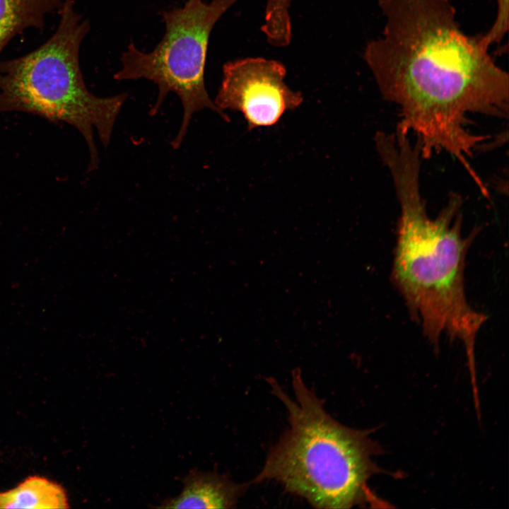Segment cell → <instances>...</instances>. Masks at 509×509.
Listing matches in <instances>:
<instances>
[{
	"instance_id": "obj_2",
	"label": "cell",
	"mask_w": 509,
	"mask_h": 509,
	"mask_svg": "<svg viewBox=\"0 0 509 509\" xmlns=\"http://www.w3.org/2000/svg\"><path fill=\"white\" fill-rule=\"evenodd\" d=\"M390 172L400 206L391 277L411 313L435 351L443 335L464 346L472 385L476 383L475 344L487 316L469 304L464 287L467 252L476 231L462 234V201L452 194L431 218L420 191L421 155L406 136L377 148Z\"/></svg>"
},
{
	"instance_id": "obj_6",
	"label": "cell",
	"mask_w": 509,
	"mask_h": 509,
	"mask_svg": "<svg viewBox=\"0 0 509 509\" xmlns=\"http://www.w3.org/2000/svg\"><path fill=\"white\" fill-rule=\"evenodd\" d=\"M215 105L221 110L242 113L249 130L272 126L283 114L298 107L303 98L284 82L286 67L262 57H249L226 63Z\"/></svg>"
},
{
	"instance_id": "obj_11",
	"label": "cell",
	"mask_w": 509,
	"mask_h": 509,
	"mask_svg": "<svg viewBox=\"0 0 509 509\" xmlns=\"http://www.w3.org/2000/svg\"><path fill=\"white\" fill-rule=\"evenodd\" d=\"M291 0H268L267 5L275 11H284L290 6Z\"/></svg>"
},
{
	"instance_id": "obj_1",
	"label": "cell",
	"mask_w": 509,
	"mask_h": 509,
	"mask_svg": "<svg viewBox=\"0 0 509 509\" xmlns=\"http://www.w3.org/2000/svg\"><path fill=\"white\" fill-rule=\"evenodd\" d=\"M382 35L363 59L383 98L395 103L397 126L416 136L422 158L446 151L471 176L468 162L487 137L468 129L469 114L507 117L509 76L481 34L467 35L450 0H379Z\"/></svg>"
},
{
	"instance_id": "obj_8",
	"label": "cell",
	"mask_w": 509,
	"mask_h": 509,
	"mask_svg": "<svg viewBox=\"0 0 509 509\" xmlns=\"http://www.w3.org/2000/svg\"><path fill=\"white\" fill-rule=\"evenodd\" d=\"M61 0H0V54L17 35L42 30L47 15L60 11Z\"/></svg>"
},
{
	"instance_id": "obj_10",
	"label": "cell",
	"mask_w": 509,
	"mask_h": 509,
	"mask_svg": "<svg viewBox=\"0 0 509 509\" xmlns=\"http://www.w3.org/2000/svg\"><path fill=\"white\" fill-rule=\"evenodd\" d=\"M497 14L491 28L481 34L482 42L489 47L500 44L508 31L509 0H496Z\"/></svg>"
},
{
	"instance_id": "obj_9",
	"label": "cell",
	"mask_w": 509,
	"mask_h": 509,
	"mask_svg": "<svg viewBox=\"0 0 509 509\" xmlns=\"http://www.w3.org/2000/svg\"><path fill=\"white\" fill-rule=\"evenodd\" d=\"M69 508L64 488L40 476H30L16 487L0 492V508L56 509Z\"/></svg>"
},
{
	"instance_id": "obj_5",
	"label": "cell",
	"mask_w": 509,
	"mask_h": 509,
	"mask_svg": "<svg viewBox=\"0 0 509 509\" xmlns=\"http://www.w3.org/2000/svg\"><path fill=\"white\" fill-rule=\"evenodd\" d=\"M238 0H187L181 8L163 11L165 25L163 39L150 52L139 50L131 42L120 57L122 68L115 80L145 78L158 88L149 113L155 115L168 93H175L183 107V117L172 146L177 148L187 134L193 114L208 108L223 119L229 117L210 99L204 73L211 32L218 20Z\"/></svg>"
},
{
	"instance_id": "obj_3",
	"label": "cell",
	"mask_w": 509,
	"mask_h": 509,
	"mask_svg": "<svg viewBox=\"0 0 509 509\" xmlns=\"http://www.w3.org/2000/svg\"><path fill=\"white\" fill-rule=\"evenodd\" d=\"M292 399L273 378L271 392L284 404L288 429L271 447L252 483L276 481L317 508H350L375 503L368 481L381 472L373 457L382 452L368 430L336 421L310 389L300 368L292 373Z\"/></svg>"
},
{
	"instance_id": "obj_4",
	"label": "cell",
	"mask_w": 509,
	"mask_h": 509,
	"mask_svg": "<svg viewBox=\"0 0 509 509\" xmlns=\"http://www.w3.org/2000/svg\"><path fill=\"white\" fill-rule=\"evenodd\" d=\"M74 3L63 1L58 26L45 42L25 55L0 62V113H31L74 127L88 144L90 171L99 164L93 127L107 147L127 94L100 98L87 89L79 52L90 23L76 11Z\"/></svg>"
},
{
	"instance_id": "obj_7",
	"label": "cell",
	"mask_w": 509,
	"mask_h": 509,
	"mask_svg": "<svg viewBox=\"0 0 509 509\" xmlns=\"http://www.w3.org/2000/svg\"><path fill=\"white\" fill-rule=\"evenodd\" d=\"M181 493L164 500L160 508H231L248 488L225 475L193 469L183 479Z\"/></svg>"
}]
</instances>
